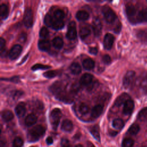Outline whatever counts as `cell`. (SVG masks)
<instances>
[{"label": "cell", "mask_w": 147, "mask_h": 147, "mask_svg": "<svg viewBox=\"0 0 147 147\" xmlns=\"http://www.w3.org/2000/svg\"><path fill=\"white\" fill-rule=\"evenodd\" d=\"M45 128L41 125H37L30 129L28 133V138L30 140H37L45 133Z\"/></svg>", "instance_id": "6da1fadb"}, {"label": "cell", "mask_w": 147, "mask_h": 147, "mask_svg": "<svg viewBox=\"0 0 147 147\" xmlns=\"http://www.w3.org/2000/svg\"><path fill=\"white\" fill-rule=\"evenodd\" d=\"M61 117V110L58 109L56 108L54 109L50 114V122L52 128L54 130H56L59 124L60 120Z\"/></svg>", "instance_id": "7a4b0ae2"}, {"label": "cell", "mask_w": 147, "mask_h": 147, "mask_svg": "<svg viewBox=\"0 0 147 147\" xmlns=\"http://www.w3.org/2000/svg\"><path fill=\"white\" fill-rule=\"evenodd\" d=\"M49 90L51 92L56 96L57 99L65 94L63 88V85L62 83L59 81L54 82V83L50 86Z\"/></svg>", "instance_id": "3957f363"}, {"label": "cell", "mask_w": 147, "mask_h": 147, "mask_svg": "<svg viewBox=\"0 0 147 147\" xmlns=\"http://www.w3.org/2000/svg\"><path fill=\"white\" fill-rule=\"evenodd\" d=\"M102 13L106 21L108 23H112L116 18L115 13L108 6H104L102 7Z\"/></svg>", "instance_id": "277c9868"}, {"label": "cell", "mask_w": 147, "mask_h": 147, "mask_svg": "<svg viewBox=\"0 0 147 147\" xmlns=\"http://www.w3.org/2000/svg\"><path fill=\"white\" fill-rule=\"evenodd\" d=\"M24 24L28 28H30L33 25V12L30 8L25 10L24 16Z\"/></svg>", "instance_id": "5b68a950"}, {"label": "cell", "mask_w": 147, "mask_h": 147, "mask_svg": "<svg viewBox=\"0 0 147 147\" xmlns=\"http://www.w3.org/2000/svg\"><path fill=\"white\" fill-rule=\"evenodd\" d=\"M102 24L99 17H95L92 21V29L94 35L96 37H99L102 32Z\"/></svg>", "instance_id": "8992f818"}, {"label": "cell", "mask_w": 147, "mask_h": 147, "mask_svg": "<svg viewBox=\"0 0 147 147\" xmlns=\"http://www.w3.org/2000/svg\"><path fill=\"white\" fill-rule=\"evenodd\" d=\"M66 36L69 40H74L76 37L77 32L76 28V24L74 21H71L69 23Z\"/></svg>", "instance_id": "52a82bcc"}, {"label": "cell", "mask_w": 147, "mask_h": 147, "mask_svg": "<svg viewBox=\"0 0 147 147\" xmlns=\"http://www.w3.org/2000/svg\"><path fill=\"white\" fill-rule=\"evenodd\" d=\"M135 76V72L133 71H127L123 79V85L125 88L129 87L132 83Z\"/></svg>", "instance_id": "ba28073f"}, {"label": "cell", "mask_w": 147, "mask_h": 147, "mask_svg": "<svg viewBox=\"0 0 147 147\" xmlns=\"http://www.w3.org/2000/svg\"><path fill=\"white\" fill-rule=\"evenodd\" d=\"M22 47L18 44H16L12 47L9 53V57L11 60L17 59L22 52Z\"/></svg>", "instance_id": "9c48e42d"}, {"label": "cell", "mask_w": 147, "mask_h": 147, "mask_svg": "<svg viewBox=\"0 0 147 147\" xmlns=\"http://www.w3.org/2000/svg\"><path fill=\"white\" fill-rule=\"evenodd\" d=\"M114 41V37L110 33H107L104 37L103 45L105 49H110L113 45Z\"/></svg>", "instance_id": "30bf717a"}, {"label": "cell", "mask_w": 147, "mask_h": 147, "mask_svg": "<svg viewBox=\"0 0 147 147\" xmlns=\"http://www.w3.org/2000/svg\"><path fill=\"white\" fill-rule=\"evenodd\" d=\"M134 103L133 100L131 99H128L124 104L123 109V113L125 115H129L130 114L134 109Z\"/></svg>", "instance_id": "8fae6325"}, {"label": "cell", "mask_w": 147, "mask_h": 147, "mask_svg": "<svg viewBox=\"0 0 147 147\" xmlns=\"http://www.w3.org/2000/svg\"><path fill=\"white\" fill-rule=\"evenodd\" d=\"M126 13L128 19L131 22L133 21V18L136 14V10L133 5H127L126 6Z\"/></svg>", "instance_id": "7c38bea8"}, {"label": "cell", "mask_w": 147, "mask_h": 147, "mask_svg": "<svg viewBox=\"0 0 147 147\" xmlns=\"http://www.w3.org/2000/svg\"><path fill=\"white\" fill-rule=\"evenodd\" d=\"M93 76L90 74L85 73L83 74L80 80V83L82 86H89L92 80Z\"/></svg>", "instance_id": "4fadbf2b"}, {"label": "cell", "mask_w": 147, "mask_h": 147, "mask_svg": "<svg viewBox=\"0 0 147 147\" xmlns=\"http://www.w3.org/2000/svg\"><path fill=\"white\" fill-rule=\"evenodd\" d=\"M130 99L129 97V95L126 93H123L121 94L116 99L114 102L115 106L119 107L122 104H125V103L128 100Z\"/></svg>", "instance_id": "5bb4252c"}, {"label": "cell", "mask_w": 147, "mask_h": 147, "mask_svg": "<svg viewBox=\"0 0 147 147\" xmlns=\"http://www.w3.org/2000/svg\"><path fill=\"white\" fill-rule=\"evenodd\" d=\"M26 112L25 105L23 102L19 103L15 108V113L17 117L21 118L22 117Z\"/></svg>", "instance_id": "9a60e30c"}, {"label": "cell", "mask_w": 147, "mask_h": 147, "mask_svg": "<svg viewBox=\"0 0 147 147\" xmlns=\"http://www.w3.org/2000/svg\"><path fill=\"white\" fill-rule=\"evenodd\" d=\"M137 21L140 22L147 21V7L138 12L137 16Z\"/></svg>", "instance_id": "2e32d148"}, {"label": "cell", "mask_w": 147, "mask_h": 147, "mask_svg": "<svg viewBox=\"0 0 147 147\" xmlns=\"http://www.w3.org/2000/svg\"><path fill=\"white\" fill-rule=\"evenodd\" d=\"M50 46V42L48 40H40L38 42V47L42 51H48Z\"/></svg>", "instance_id": "e0dca14e"}, {"label": "cell", "mask_w": 147, "mask_h": 147, "mask_svg": "<svg viewBox=\"0 0 147 147\" xmlns=\"http://www.w3.org/2000/svg\"><path fill=\"white\" fill-rule=\"evenodd\" d=\"M83 67L85 69L91 70L94 68L95 66V63L94 60L90 58L84 59L82 62Z\"/></svg>", "instance_id": "ac0fdd59"}, {"label": "cell", "mask_w": 147, "mask_h": 147, "mask_svg": "<svg viewBox=\"0 0 147 147\" xmlns=\"http://www.w3.org/2000/svg\"><path fill=\"white\" fill-rule=\"evenodd\" d=\"M37 117L34 114H29L25 119V123L26 126H30L34 125L37 122Z\"/></svg>", "instance_id": "d6986e66"}, {"label": "cell", "mask_w": 147, "mask_h": 147, "mask_svg": "<svg viewBox=\"0 0 147 147\" xmlns=\"http://www.w3.org/2000/svg\"><path fill=\"white\" fill-rule=\"evenodd\" d=\"M103 111V106L100 105H97L95 106L91 110V116L94 118L98 117Z\"/></svg>", "instance_id": "ffe728a7"}, {"label": "cell", "mask_w": 147, "mask_h": 147, "mask_svg": "<svg viewBox=\"0 0 147 147\" xmlns=\"http://www.w3.org/2000/svg\"><path fill=\"white\" fill-rule=\"evenodd\" d=\"M73 129L72 122L69 119H65L61 124V129L65 131H71Z\"/></svg>", "instance_id": "44dd1931"}, {"label": "cell", "mask_w": 147, "mask_h": 147, "mask_svg": "<svg viewBox=\"0 0 147 147\" xmlns=\"http://www.w3.org/2000/svg\"><path fill=\"white\" fill-rule=\"evenodd\" d=\"M1 115L3 120L5 122H9L11 121L14 117L13 113L9 110H3L1 113Z\"/></svg>", "instance_id": "7402d4cb"}, {"label": "cell", "mask_w": 147, "mask_h": 147, "mask_svg": "<svg viewBox=\"0 0 147 147\" xmlns=\"http://www.w3.org/2000/svg\"><path fill=\"white\" fill-rule=\"evenodd\" d=\"M71 72L74 75H78L81 72L82 68L80 64L78 63H73L69 67Z\"/></svg>", "instance_id": "603a6c76"}, {"label": "cell", "mask_w": 147, "mask_h": 147, "mask_svg": "<svg viewBox=\"0 0 147 147\" xmlns=\"http://www.w3.org/2000/svg\"><path fill=\"white\" fill-rule=\"evenodd\" d=\"M76 17L79 21H85L89 18V14L85 10H79L77 12Z\"/></svg>", "instance_id": "cb8c5ba5"}, {"label": "cell", "mask_w": 147, "mask_h": 147, "mask_svg": "<svg viewBox=\"0 0 147 147\" xmlns=\"http://www.w3.org/2000/svg\"><path fill=\"white\" fill-rule=\"evenodd\" d=\"M0 13H1V18L2 20L6 19L9 14V9L8 7L6 4L2 3L0 6Z\"/></svg>", "instance_id": "d4e9b609"}, {"label": "cell", "mask_w": 147, "mask_h": 147, "mask_svg": "<svg viewBox=\"0 0 147 147\" xmlns=\"http://www.w3.org/2000/svg\"><path fill=\"white\" fill-rule=\"evenodd\" d=\"M91 33L90 29L87 26L81 28L79 30V36L82 39H84L88 37Z\"/></svg>", "instance_id": "484cf974"}, {"label": "cell", "mask_w": 147, "mask_h": 147, "mask_svg": "<svg viewBox=\"0 0 147 147\" xmlns=\"http://www.w3.org/2000/svg\"><path fill=\"white\" fill-rule=\"evenodd\" d=\"M64 26V22L63 20H57L53 18V22L52 24V28L55 30H59L62 29Z\"/></svg>", "instance_id": "4316f807"}, {"label": "cell", "mask_w": 147, "mask_h": 147, "mask_svg": "<svg viewBox=\"0 0 147 147\" xmlns=\"http://www.w3.org/2000/svg\"><path fill=\"white\" fill-rule=\"evenodd\" d=\"M52 44L56 49H60L63 46V41L60 37H56L52 40Z\"/></svg>", "instance_id": "83f0119b"}, {"label": "cell", "mask_w": 147, "mask_h": 147, "mask_svg": "<svg viewBox=\"0 0 147 147\" xmlns=\"http://www.w3.org/2000/svg\"><path fill=\"white\" fill-rule=\"evenodd\" d=\"M113 126L116 129H121L123 126V121L120 118H116L113 121Z\"/></svg>", "instance_id": "f1b7e54d"}, {"label": "cell", "mask_w": 147, "mask_h": 147, "mask_svg": "<svg viewBox=\"0 0 147 147\" xmlns=\"http://www.w3.org/2000/svg\"><path fill=\"white\" fill-rule=\"evenodd\" d=\"M90 133H91V134L93 136V137L96 140L99 141V140H100V134H99V129H98V126H94L91 127L90 129Z\"/></svg>", "instance_id": "f546056e"}, {"label": "cell", "mask_w": 147, "mask_h": 147, "mask_svg": "<svg viewBox=\"0 0 147 147\" xmlns=\"http://www.w3.org/2000/svg\"><path fill=\"white\" fill-rule=\"evenodd\" d=\"M139 131H140V126L138 124H136V123H134L131 125L128 130L129 133L131 135L137 134Z\"/></svg>", "instance_id": "4dcf8cb0"}, {"label": "cell", "mask_w": 147, "mask_h": 147, "mask_svg": "<svg viewBox=\"0 0 147 147\" xmlns=\"http://www.w3.org/2000/svg\"><path fill=\"white\" fill-rule=\"evenodd\" d=\"M65 14L63 10L60 9L56 10L53 14V18L57 20H63Z\"/></svg>", "instance_id": "1f68e13d"}, {"label": "cell", "mask_w": 147, "mask_h": 147, "mask_svg": "<svg viewBox=\"0 0 147 147\" xmlns=\"http://www.w3.org/2000/svg\"><path fill=\"white\" fill-rule=\"evenodd\" d=\"M134 145V141L130 138H126L123 139L122 146V147H133Z\"/></svg>", "instance_id": "d6a6232c"}, {"label": "cell", "mask_w": 147, "mask_h": 147, "mask_svg": "<svg viewBox=\"0 0 147 147\" xmlns=\"http://www.w3.org/2000/svg\"><path fill=\"white\" fill-rule=\"evenodd\" d=\"M79 110L82 114H86L89 111V107L86 103H83L80 105Z\"/></svg>", "instance_id": "836d02e7"}, {"label": "cell", "mask_w": 147, "mask_h": 147, "mask_svg": "<svg viewBox=\"0 0 147 147\" xmlns=\"http://www.w3.org/2000/svg\"><path fill=\"white\" fill-rule=\"evenodd\" d=\"M51 67L49 65H46L44 64H36L33 66L32 67V69L33 71L38 70V69H49Z\"/></svg>", "instance_id": "e575fe53"}, {"label": "cell", "mask_w": 147, "mask_h": 147, "mask_svg": "<svg viewBox=\"0 0 147 147\" xmlns=\"http://www.w3.org/2000/svg\"><path fill=\"white\" fill-rule=\"evenodd\" d=\"M23 145V140L21 137H16L13 142V147H21Z\"/></svg>", "instance_id": "d590c367"}, {"label": "cell", "mask_w": 147, "mask_h": 147, "mask_svg": "<svg viewBox=\"0 0 147 147\" xmlns=\"http://www.w3.org/2000/svg\"><path fill=\"white\" fill-rule=\"evenodd\" d=\"M53 18L52 17H51L49 14H47L45 17H44V23L45 24L48 26H49V27H51L52 26V22H53Z\"/></svg>", "instance_id": "8d00e7d4"}, {"label": "cell", "mask_w": 147, "mask_h": 147, "mask_svg": "<svg viewBox=\"0 0 147 147\" xmlns=\"http://www.w3.org/2000/svg\"><path fill=\"white\" fill-rule=\"evenodd\" d=\"M0 51L1 56L5 55V40L2 37L0 38Z\"/></svg>", "instance_id": "74e56055"}, {"label": "cell", "mask_w": 147, "mask_h": 147, "mask_svg": "<svg viewBox=\"0 0 147 147\" xmlns=\"http://www.w3.org/2000/svg\"><path fill=\"white\" fill-rule=\"evenodd\" d=\"M49 34V31L48 29L46 27H42L41 28L40 32H39V35L40 37L41 38H46Z\"/></svg>", "instance_id": "f35d334b"}, {"label": "cell", "mask_w": 147, "mask_h": 147, "mask_svg": "<svg viewBox=\"0 0 147 147\" xmlns=\"http://www.w3.org/2000/svg\"><path fill=\"white\" fill-rule=\"evenodd\" d=\"M57 75V73L55 71H48L47 72H45L43 74L44 76L47 78H52L55 77Z\"/></svg>", "instance_id": "ab89813d"}, {"label": "cell", "mask_w": 147, "mask_h": 147, "mask_svg": "<svg viewBox=\"0 0 147 147\" xmlns=\"http://www.w3.org/2000/svg\"><path fill=\"white\" fill-rule=\"evenodd\" d=\"M141 87L144 92H147V78H144L141 83Z\"/></svg>", "instance_id": "60d3db41"}, {"label": "cell", "mask_w": 147, "mask_h": 147, "mask_svg": "<svg viewBox=\"0 0 147 147\" xmlns=\"http://www.w3.org/2000/svg\"><path fill=\"white\" fill-rule=\"evenodd\" d=\"M1 80H9L10 82H12L13 83H17L20 82V78L18 76H13L11 78L9 79H1Z\"/></svg>", "instance_id": "b9f144b4"}, {"label": "cell", "mask_w": 147, "mask_h": 147, "mask_svg": "<svg viewBox=\"0 0 147 147\" xmlns=\"http://www.w3.org/2000/svg\"><path fill=\"white\" fill-rule=\"evenodd\" d=\"M102 61L103 62L106 64H109L111 63V57H110L109 55H105L103 57H102Z\"/></svg>", "instance_id": "7bdbcfd3"}, {"label": "cell", "mask_w": 147, "mask_h": 147, "mask_svg": "<svg viewBox=\"0 0 147 147\" xmlns=\"http://www.w3.org/2000/svg\"><path fill=\"white\" fill-rule=\"evenodd\" d=\"M26 39V34L25 33H21L19 36H18V40L21 42H25V40Z\"/></svg>", "instance_id": "ee69618b"}, {"label": "cell", "mask_w": 147, "mask_h": 147, "mask_svg": "<svg viewBox=\"0 0 147 147\" xmlns=\"http://www.w3.org/2000/svg\"><path fill=\"white\" fill-rule=\"evenodd\" d=\"M23 94V92L20 91H14L13 93V97L14 99H18Z\"/></svg>", "instance_id": "f6af8a7d"}, {"label": "cell", "mask_w": 147, "mask_h": 147, "mask_svg": "<svg viewBox=\"0 0 147 147\" xmlns=\"http://www.w3.org/2000/svg\"><path fill=\"white\" fill-rule=\"evenodd\" d=\"M79 86H78V84H74V85L72 86L71 88V92L73 93V94L76 93V92L79 91Z\"/></svg>", "instance_id": "bcb514c9"}, {"label": "cell", "mask_w": 147, "mask_h": 147, "mask_svg": "<svg viewBox=\"0 0 147 147\" xmlns=\"http://www.w3.org/2000/svg\"><path fill=\"white\" fill-rule=\"evenodd\" d=\"M61 145L63 147H68V145H69V141L67 139H62L61 140Z\"/></svg>", "instance_id": "7dc6e473"}, {"label": "cell", "mask_w": 147, "mask_h": 147, "mask_svg": "<svg viewBox=\"0 0 147 147\" xmlns=\"http://www.w3.org/2000/svg\"><path fill=\"white\" fill-rule=\"evenodd\" d=\"M89 52L91 53V54H92V55H96L97 53H98V49L96 48L95 47H92V48H90L89 49Z\"/></svg>", "instance_id": "c3c4849f"}, {"label": "cell", "mask_w": 147, "mask_h": 147, "mask_svg": "<svg viewBox=\"0 0 147 147\" xmlns=\"http://www.w3.org/2000/svg\"><path fill=\"white\" fill-rule=\"evenodd\" d=\"M46 141H47V143L49 145L50 144H52L53 143V139L51 137H48L47 140H46Z\"/></svg>", "instance_id": "681fc988"}, {"label": "cell", "mask_w": 147, "mask_h": 147, "mask_svg": "<svg viewBox=\"0 0 147 147\" xmlns=\"http://www.w3.org/2000/svg\"><path fill=\"white\" fill-rule=\"evenodd\" d=\"M5 143H6L5 140H4V139H3V138H1V147H3V146H5Z\"/></svg>", "instance_id": "f907efd6"}, {"label": "cell", "mask_w": 147, "mask_h": 147, "mask_svg": "<svg viewBox=\"0 0 147 147\" xmlns=\"http://www.w3.org/2000/svg\"><path fill=\"white\" fill-rule=\"evenodd\" d=\"M117 134V131H111V132H110V134L111 135V136H115L116 134Z\"/></svg>", "instance_id": "816d5d0a"}, {"label": "cell", "mask_w": 147, "mask_h": 147, "mask_svg": "<svg viewBox=\"0 0 147 147\" xmlns=\"http://www.w3.org/2000/svg\"><path fill=\"white\" fill-rule=\"evenodd\" d=\"M28 57V55H26L25 56V57H24V60H22V61H21V62L20 64H21V63H24V61L26 60V59Z\"/></svg>", "instance_id": "f5cc1de1"}, {"label": "cell", "mask_w": 147, "mask_h": 147, "mask_svg": "<svg viewBox=\"0 0 147 147\" xmlns=\"http://www.w3.org/2000/svg\"><path fill=\"white\" fill-rule=\"evenodd\" d=\"M75 147H83V146L81 144H78L75 146Z\"/></svg>", "instance_id": "db71d44e"}, {"label": "cell", "mask_w": 147, "mask_h": 147, "mask_svg": "<svg viewBox=\"0 0 147 147\" xmlns=\"http://www.w3.org/2000/svg\"><path fill=\"white\" fill-rule=\"evenodd\" d=\"M92 147H94V146H92Z\"/></svg>", "instance_id": "11a10c76"}]
</instances>
